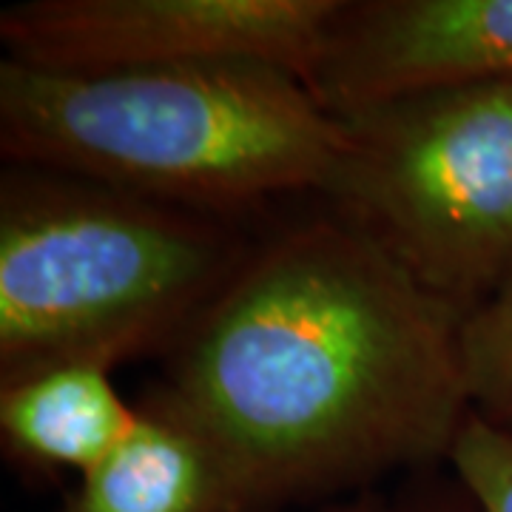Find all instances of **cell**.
<instances>
[{"mask_svg": "<svg viewBox=\"0 0 512 512\" xmlns=\"http://www.w3.org/2000/svg\"><path fill=\"white\" fill-rule=\"evenodd\" d=\"M473 410L512 430V276L464 325Z\"/></svg>", "mask_w": 512, "mask_h": 512, "instance_id": "9", "label": "cell"}, {"mask_svg": "<svg viewBox=\"0 0 512 512\" xmlns=\"http://www.w3.org/2000/svg\"><path fill=\"white\" fill-rule=\"evenodd\" d=\"M319 512H393V507L384 504V498L373 493H356L350 498H342L336 504H330L325 510Z\"/></svg>", "mask_w": 512, "mask_h": 512, "instance_id": "12", "label": "cell"}, {"mask_svg": "<svg viewBox=\"0 0 512 512\" xmlns=\"http://www.w3.org/2000/svg\"><path fill=\"white\" fill-rule=\"evenodd\" d=\"M251 248L225 217L6 165L0 384L55 365L168 356Z\"/></svg>", "mask_w": 512, "mask_h": 512, "instance_id": "3", "label": "cell"}, {"mask_svg": "<svg viewBox=\"0 0 512 512\" xmlns=\"http://www.w3.org/2000/svg\"><path fill=\"white\" fill-rule=\"evenodd\" d=\"M467 316L336 214L254 242L168 353L174 402L259 512L447 464L473 393Z\"/></svg>", "mask_w": 512, "mask_h": 512, "instance_id": "1", "label": "cell"}, {"mask_svg": "<svg viewBox=\"0 0 512 512\" xmlns=\"http://www.w3.org/2000/svg\"><path fill=\"white\" fill-rule=\"evenodd\" d=\"M447 464L478 512H512L510 427H501L473 410L458 433Z\"/></svg>", "mask_w": 512, "mask_h": 512, "instance_id": "10", "label": "cell"}, {"mask_svg": "<svg viewBox=\"0 0 512 512\" xmlns=\"http://www.w3.org/2000/svg\"><path fill=\"white\" fill-rule=\"evenodd\" d=\"M319 194L467 319L512 276V86L439 89L339 117Z\"/></svg>", "mask_w": 512, "mask_h": 512, "instance_id": "4", "label": "cell"}, {"mask_svg": "<svg viewBox=\"0 0 512 512\" xmlns=\"http://www.w3.org/2000/svg\"><path fill=\"white\" fill-rule=\"evenodd\" d=\"M137 421L97 365H55L0 384V433L12 458L80 476L111 456Z\"/></svg>", "mask_w": 512, "mask_h": 512, "instance_id": "8", "label": "cell"}, {"mask_svg": "<svg viewBox=\"0 0 512 512\" xmlns=\"http://www.w3.org/2000/svg\"><path fill=\"white\" fill-rule=\"evenodd\" d=\"M393 512H478V507L453 478V484H421Z\"/></svg>", "mask_w": 512, "mask_h": 512, "instance_id": "11", "label": "cell"}, {"mask_svg": "<svg viewBox=\"0 0 512 512\" xmlns=\"http://www.w3.org/2000/svg\"><path fill=\"white\" fill-rule=\"evenodd\" d=\"M345 126L271 63L66 74L0 60V154L123 194L225 217L322 194Z\"/></svg>", "mask_w": 512, "mask_h": 512, "instance_id": "2", "label": "cell"}, {"mask_svg": "<svg viewBox=\"0 0 512 512\" xmlns=\"http://www.w3.org/2000/svg\"><path fill=\"white\" fill-rule=\"evenodd\" d=\"M342 0H29L0 12L6 60L66 74L271 63L308 77Z\"/></svg>", "mask_w": 512, "mask_h": 512, "instance_id": "5", "label": "cell"}, {"mask_svg": "<svg viewBox=\"0 0 512 512\" xmlns=\"http://www.w3.org/2000/svg\"><path fill=\"white\" fill-rule=\"evenodd\" d=\"M495 83L512 86V0H342L305 77L336 117Z\"/></svg>", "mask_w": 512, "mask_h": 512, "instance_id": "6", "label": "cell"}, {"mask_svg": "<svg viewBox=\"0 0 512 512\" xmlns=\"http://www.w3.org/2000/svg\"><path fill=\"white\" fill-rule=\"evenodd\" d=\"M63 512H259L234 464L154 387L120 447L80 476Z\"/></svg>", "mask_w": 512, "mask_h": 512, "instance_id": "7", "label": "cell"}]
</instances>
